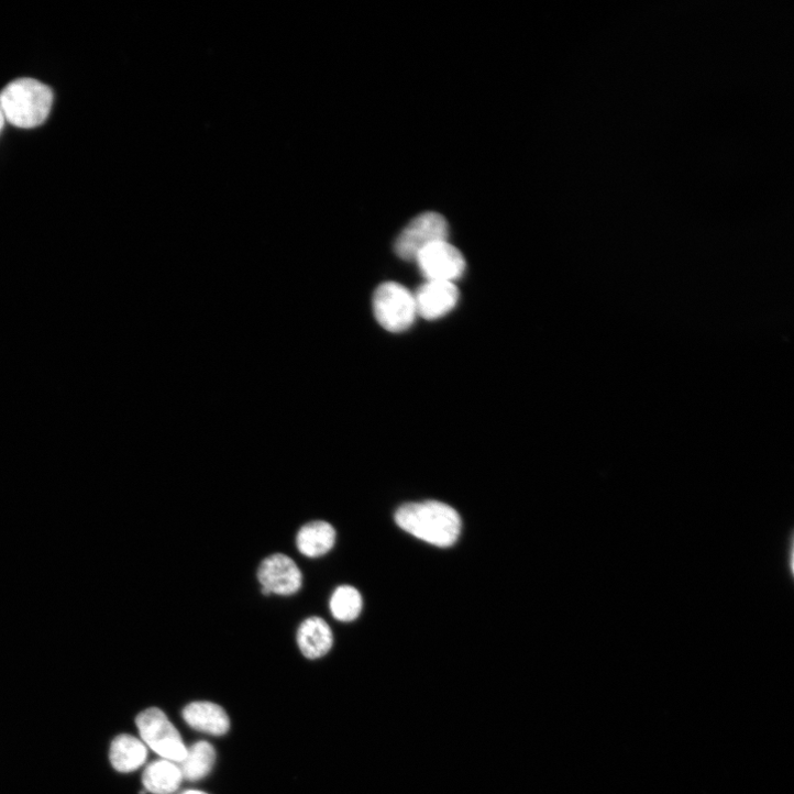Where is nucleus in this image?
I'll use <instances>...</instances> for the list:
<instances>
[{
  "mask_svg": "<svg viewBox=\"0 0 794 794\" xmlns=\"http://www.w3.org/2000/svg\"><path fill=\"white\" fill-rule=\"evenodd\" d=\"M362 596L352 586H339L331 595L329 607L333 618L341 622L355 620L362 611Z\"/></svg>",
  "mask_w": 794,
  "mask_h": 794,
  "instance_id": "obj_15",
  "label": "nucleus"
},
{
  "mask_svg": "<svg viewBox=\"0 0 794 794\" xmlns=\"http://www.w3.org/2000/svg\"><path fill=\"white\" fill-rule=\"evenodd\" d=\"M416 262L423 275L432 282L453 283L461 278L466 269L464 255L449 241L429 246Z\"/></svg>",
  "mask_w": 794,
  "mask_h": 794,
  "instance_id": "obj_7",
  "label": "nucleus"
},
{
  "mask_svg": "<svg viewBox=\"0 0 794 794\" xmlns=\"http://www.w3.org/2000/svg\"><path fill=\"white\" fill-rule=\"evenodd\" d=\"M183 779L179 765L166 759L151 763L143 773V784L153 794L176 792Z\"/></svg>",
  "mask_w": 794,
  "mask_h": 794,
  "instance_id": "obj_13",
  "label": "nucleus"
},
{
  "mask_svg": "<svg viewBox=\"0 0 794 794\" xmlns=\"http://www.w3.org/2000/svg\"><path fill=\"white\" fill-rule=\"evenodd\" d=\"M186 723L194 729L213 736L225 735L230 729V718L219 705L210 702H195L183 710Z\"/></svg>",
  "mask_w": 794,
  "mask_h": 794,
  "instance_id": "obj_10",
  "label": "nucleus"
},
{
  "mask_svg": "<svg viewBox=\"0 0 794 794\" xmlns=\"http://www.w3.org/2000/svg\"><path fill=\"white\" fill-rule=\"evenodd\" d=\"M256 576L264 596H293L301 589L304 581L297 563L283 553H275L264 559Z\"/></svg>",
  "mask_w": 794,
  "mask_h": 794,
  "instance_id": "obj_6",
  "label": "nucleus"
},
{
  "mask_svg": "<svg viewBox=\"0 0 794 794\" xmlns=\"http://www.w3.org/2000/svg\"><path fill=\"white\" fill-rule=\"evenodd\" d=\"M142 741L166 760L181 762L187 753L183 738L166 714L156 707L136 718Z\"/></svg>",
  "mask_w": 794,
  "mask_h": 794,
  "instance_id": "obj_4",
  "label": "nucleus"
},
{
  "mask_svg": "<svg viewBox=\"0 0 794 794\" xmlns=\"http://www.w3.org/2000/svg\"><path fill=\"white\" fill-rule=\"evenodd\" d=\"M181 794H208V793H206L203 791H199V790H188V791L183 792Z\"/></svg>",
  "mask_w": 794,
  "mask_h": 794,
  "instance_id": "obj_17",
  "label": "nucleus"
},
{
  "mask_svg": "<svg viewBox=\"0 0 794 794\" xmlns=\"http://www.w3.org/2000/svg\"><path fill=\"white\" fill-rule=\"evenodd\" d=\"M373 311L377 322L389 332H404L418 315L415 295L405 286L388 282L373 295Z\"/></svg>",
  "mask_w": 794,
  "mask_h": 794,
  "instance_id": "obj_3",
  "label": "nucleus"
},
{
  "mask_svg": "<svg viewBox=\"0 0 794 794\" xmlns=\"http://www.w3.org/2000/svg\"><path fill=\"white\" fill-rule=\"evenodd\" d=\"M216 762V750L207 741H198L187 749L186 757L179 762L184 779L199 781L206 778Z\"/></svg>",
  "mask_w": 794,
  "mask_h": 794,
  "instance_id": "obj_14",
  "label": "nucleus"
},
{
  "mask_svg": "<svg viewBox=\"0 0 794 794\" xmlns=\"http://www.w3.org/2000/svg\"><path fill=\"white\" fill-rule=\"evenodd\" d=\"M148 756L146 745L132 735L118 736L110 748V761L113 768L122 773L140 769Z\"/></svg>",
  "mask_w": 794,
  "mask_h": 794,
  "instance_id": "obj_12",
  "label": "nucleus"
},
{
  "mask_svg": "<svg viewBox=\"0 0 794 794\" xmlns=\"http://www.w3.org/2000/svg\"><path fill=\"white\" fill-rule=\"evenodd\" d=\"M54 93L34 79H19L0 92V111L7 122L20 129L42 125L51 114Z\"/></svg>",
  "mask_w": 794,
  "mask_h": 794,
  "instance_id": "obj_2",
  "label": "nucleus"
},
{
  "mask_svg": "<svg viewBox=\"0 0 794 794\" xmlns=\"http://www.w3.org/2000/svg\"><path fill=\"white\" fill-rule=\"evenodd\" d=\"M450 227L438 212H424L413 219L397 236L394 250L405 261L416 262L429 246L448 241Z\"/></svg>",
  "mask_w": 794,
  "mask_h": 794,
  "instance_id": "obj_5",
  "label": "nucleus"
},
{
  "mask_svg": "<svg viewBox=\"0 0 794 794\" xmlns=\"http://www.w3.org/2000/svg\"><path fill=\"white\" fill-rule=\"evenodd\" d=\"M335 539L337 532L329 522L315 520L304 525L298 530L296 547L304 556L318 559L333 549Z\"/></svg>",
  "mask_w": 794,
  "mask_h": 794,
  "instance_id": "obj_11",
  "label": "nucleus"
},
{
  "mask_svg": "<svg viewBox=\"0 0 794 794\" xmlns=\"http://www.w3.org/2000/svg\"><path fill=\"white\" fill-rule=\"evenodd\" d=\"M298 648L309 660L324 657L333 646V633L321 617H308L298 627L296 633Z\"/></svg>",
  "mask_w": 794,
  "mask_h": 794,
  "instance_id": "obj_9",
  "label": "nucleus"
},
{
  "mask_svg": "<svg viewBox=\"0 0 794 794\" xmlns=\"http://www.w3.org/2000/svg\"><path fill=\"white\" fill-rule=\"evenodd\" d=\"M5 122H7V120H5V118H4L3 113H2V111H0V132H2V131H3V129H4V125H5Z\"/></svg>",
  "mask_w": 794,
  "mask_h": 794,
  "instance_id": "obj_16",
  "label": "nucleus"
},
{
  "mask_svg": "<svg viewBox=\"0 0 794 794\" xmlns=\"http://www.w3.org/2000/svg\"><path fill=\"white\" fill-rule=\"evenodd\" d=\"M395 521L411 536L440 548L454 545L462 531L457 511L439 501L405 505L396 511Z\"/></svg>",
  "mask_w": 794,
  "mask_h": 794,
  "instance_id": "obj_1",
  "label": "nucleus"
},
{
  "mask_svg": "<svg viewBox=\"0 0 794 794\" xmlns=\"http://www.w3.org/2000/svg\"><path fill=\"white\" fill-rule=\"evenodd\" d=\"M417 311L421 317L433 320L448 315L460 299L454 283L429 280L415 295Z\"/></svg>",
  "mask_w": 794,
  "mask_h": 794,
  "instance_id": "obj_8",
  "label": "nucleus"
}]
</instances>
